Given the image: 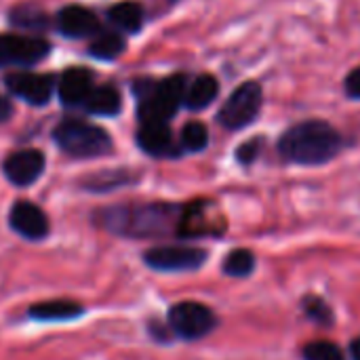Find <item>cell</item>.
Listing matches in <instances>:
<instances>
[{"mask_svg":"<svg viewBox=\"0 0 360 360\" xmlns=\"http://www.w3.org/2000/svg\"><path fill=\"white\" fill-rule=\"evenodd\" d=\"M6 112H8V105H6V101H4V99H0V116H2V114H6Z\"/></svg>","mask_w":360,"mask_h":360,"instance_id":"28","label":"cell"},{"mask_svg":"<svg viewBox=\"0 0 360 360\" xmlns=\"http://www.w3.org/2000/svg\"><path fill=\"white\" fill-rule=\"evenodd\" d=\"M11 21L19 27H27V30H34V27H42L46 25V15L34 6H19L11 13Z\"/></svg>","mask_w":360,"mask_h":360,"instance_id":"22","label":"cell"},{"mask_svg":"<svg viewBox=\"0 0 360 360\" xmlns=\"http://www.w3.org/2000/svg\"><path fill=\"white\" fill-rule=\"evenodd\" d=\"M2 169H4V175L11 184L30 186L42 175L44 156L38 150H19L4 160Z\"/></svg>","mask_w":360,"mask_h":360,"instance_id":"9","label":"cell"},{"mask_svg":"<svg viewBox=\"0 0 360 360\" xmlns=\"http://www.w3.org/2000/svg\"><path fill=\"white\" fill-rule=\"evenodd\" d=\"M8 221L11 228L27 240H40L49 234V219L42 213V209L25 200L13 205Z\"/></svg>","mask_w":360,"mask_h":360,"instance_id":"11","label":"cell"},{"mask_svg":"<svg viewBox=\"0 0 360 360\" xmlns=\"http://www.w3.org/2000/svg\"><path fill=\"white\" fill-rule=\"evenodd\" d=\"M30 314L38 321H68V319L80 316L82 308L74 302L57 300V302H42V304L32 306Z\"/></svg>","mask_w":360,"mask_h":360,"instance_id":"17","label":"cell"},{"mask_svg":"<svg viewBox=\"0 0 360 360\" xmlns=\"http://www.w3.org/2000/svg\"><path fill=\"white\" fill-rule=\"evenodd\" d=\"M137 143L143 152L152 156L173 154V135L167 122H146L137 133Z\"/></svg>","mask_w":360,"mask_h":360,"instance_id":"14","label":"cell"},{"mask_svg":"<svg viewBox=\"0 0 360 360\" xmlns=\"http://www.w3.org/2000/svg\"><path fill=\"white\" fill-rule=\"evenodd\" d=\"M49 42L32 36H0V65H32L46 57Z\"/></svg>","mask_w":360,"mask_h":360,"instance_id":"8","label":"cell"},{"mask_svg":"<svg viewBox=\"0 0 360 360\" xmlns=\"http://www.w3.org/2000/svg\"><path fill=\"white\" fill-rule=\"evenodd\" d=\"M344 89H346L348 97H352V99H360V65L359 68H354V70L346 76V80H344Z\"/></svg>","mask_w":360,"mask_h":360,"instance_id":"26","label":"cell"},{"mask_svg":"<svg viewBox=\"0 0 360 360\" xmlns=\"http://www.w3.org/2000/svg\"><path fill=\"white\" fill-rule=\"evenodd\" d=\"M169 323H171V329L179 338L200 340L213 331L217 321H215V314L207 306L196 304V302H181V304L171 308Z\"/></svg>","mask_w":360,"mask_h":360,"instance_id":"6","label":"cell"},{"mask_svg":"<svg viewBox=\"0 0 360 360\" xmlns=\"http://www.w3.org/2000/svg\"><path fill=\"white\" fill-rule=\"evenodd\" d=\"M6 86L11 89V93H15L17 97H21L27 103L44 105L51 99V93H53V78L46 76V74L21 72V74L6 76Z\"/></svg>","mask_w":360,"mask_h":360,"instance_id":"10","label":"cell"},{"mask_svg":"<svg viewBox=\"0 0 360 360\" xmlns=\"http://www.w3.org/2000/svg\"><path fill=\"white\" fill-rule=\"evenodd\" d=\"M57 23H59V30L70 38H84L99 30V21L93 15V11L78 6V4L61 8Z\"/></svg>","mask_w":360,"mask_h":360,"instance_id":"12","label":"cell"},{"mask_svg":"<svg viewBox=\"0 0 360 360\" xmlns=\"http://www.w3.org/2000/svg\"><path fill=\"white\" fill-rule=\"evenodd\" d=\"M110 21L124 32H137L143 23V11L137 2H118L110 8Z\"/></svg>","mask_w":360,"mask_h":360,"instance_id":"18","label":"cell"},{"mask_svg":"<svg viewBox=\"0 0 360 360\" xmlns=\"http://www.w3.org/2000/svg\"><path fill=\"white\" fill-rule=\"evenodd\" d=\"M181 143L190 152H200L209 143V131L202 122H188L181 131Z\"/></svg>","mask_w":360,"mask_h":360,"instance_id":"21","label":"cell"},{"mask_svg":"<svg viewBox=\"0 0 360 360\" xmlns=\"http://www.w3.org/2000/svg\"><path fill=\"white\" fill-rule=\"evenodd\" d=\"M306 360H346L342 350L331 342H312L304 348Z\"/></svg>","mask_w":360,"mask_h":360,"instance_id":"23","label":"cell"},{"mask_svg":"<svg viewBox=\"0 0 360 360\" xmlns=\"http://www.w3.org/2000/svg\"><path fill=\"white\" fill-rule=\"evenodd\" d=\"M306 314L312 321H316V323H323V325L331 323V308L323 300H319V297L306 300Z\"/></svg>","mask_w":360,"mask_h":360,"instance_id":"24","label":"cell"},{"mask_svg":"<svg viewBox=\"0 0 360 360\" xmlns=\"http://www.w3.org/2000/svg\"><path fill=\"white\" fill-rule=\"evenodd\" d=\"M93 91V78L82 68H72L63 72L59 80V97L65 105H80Z\"/></svg>","mask_w":360,"mask_h":360,"instance_id":"13","label":"cell"},{"mask_svg":"<svg viewBox=\"0 0 360 360\" xmlns=\"http://www.w3.org/2000/svg\"><path fill=\"white\" fill-rule=\"evenodd\" d=\"M219 93V84H217V78L211 76V74H200L192 84L190 89L186 91V105L190 110H202L207 108Z\"/></svg>","mask_w":360,"mask_h":360,"instance_id":"15","label":"cell"},{"mask_svg":"<svg viewBox=\"0 0 360 360\" xmlns=\"http://www.w3.org/2000/svg\"><path fill=\"white\" fill-rule=\"evenodd\" d=\"M122 49H124V40L118 34H99L89 46L91 55L97 59H114L122 53Z\"/></svg>","mask_w":360,"mask_h":360,"instance_id":"19","label":"cell"},{"mask_svg":"<svg viewBox=\"0 0 360 360\" xmlns=\"http://www.w3.org/2000/svg\"><path fill=\"white\" fill-rule=\"evenodd\" d=\"M262 101H264V91L257 82L249 80L245 84H240L230 97L228 101L221 105L219 110V122L226 127V129H243L247 124H251L257 114H259V108H262Z\"/></svg>","mask_w":360,"mask_h":360,"instance_id":"5","label":"cell"},{"mask_svg":"<svg viewBox=\"0 0 360 360\" xmlns=\"http://www.w3.org/2000/svg\"><path fill=\"white\" fill-rule=\"evenodd\" d=\"M342 146V135L329 122L306 120L285 131L278 141V152L297 165H323L335 158Z\"/></svg>","mask_w":360,"mask_h":360,"instance_id":"1","label":"cell"},{"mask_svg":"<svg viewBox=\"0 0 360 360\" xmlns=\"http://www.w3.org/2000/svg\"><path fill=\"white\" fill-rule=\"evenodd\" d=\"M57 146L78 158H91V156H101L112 150V139L110 135L89 122L82 120H65L61 122L55 133H53Z\"/></svg>","mask_w":360,"mask_h":360,"instance_id":"3","label":"cell"},{"mask_svg":"<svg viewBox=\"0 0 360 360\" xmlns=\"http://www.w3.org/2000/svg\"><path fill=\"white\" fill-rule=\"evenodd\" d=\"M105 228L129 236H160L179 226V213L173 207L148 205L135 209H112L103 217Z\"/></svg>","mask_w":360,"mask_h":360,"instance_id":"2","label":"cell"},{"mask_svg":"<svg viewBox=\"0 0 360 360\" xmlns=\"http://www.w3.org/2000/svg\"><path fill=\"white\" fill-rule=\"evenodd\" d=\"M255 268V259H253V253L247 251V249H236L232 251L226 262H224V272L230 274V276H249Z\"/></svg>","mask_w":360,"mask_h":360,"instance_id":"20","label":"cell"},{"mask_svg":"<svg viewBox=\"0 0 360 360\" xmlns=\"http://www.w3.org/2000/svg\"><path fill=\"white\" fill-rule=\"evenodd\" d=\"M352 359L354 360H360V338H356L354 342H352Z\"/></svg>","mask_w":360,"mask_h":360,"instance_id":"27","label":"cell"},{"mask_svg":"<svg viewBox=\"0 0 360 360\" xmlns=\"http://www.w3.org/2000/svg\"><path fill=\"white\" fill-rule=\"evenodd\" d=\"M146 264L154 270L162 272H184V270H196L205 264L207 251L198 247H186V245H171V247H154L146 251L143 255Z\"/></svg>","mask_w":360,"mask_h":360,"instance_id":"7","label":"cell"},{"mask_svg":"<svg viewBox=\"0 0 360 360\" xmlns=\"http://www.w3.org/2000/svg\"><path fill=\"white\" fill-rule=\"evenodd\" d=\"M259 146H262V141H259V139H251V141L243 143V146L238 148V152H236L238 160H240L243 165L253 162V160L257 158V154H259Z\"/></svg>","mask_w":360,"mask_h":360,"instance_id":"25","label":"cell"},{"mask_svg":"<svg viewBox=\"0 0 360 360\" xmlns=\"http://www.w3.org/2000/svg\"><path fill=\"white\" fill-rule=\"evenodd\" d=\"M186 97V76L175 74L165 78L160 84L152 86L139 101V120L146 122H167Z\"/></svg>","mask_w":360,"mask_h":360,"instance_id":"4","label":"cell"},{"mask_svg":"<svg viewBox=\"0 0 360 360\" xmlns=\"http://www.w3.org/2000/svg\"><path fill=\"white\" fill-rule=\"evenodd\" d=\"M86 112L97 114V116H114L120 112L122 101L116 89L112 86H101V89H93L84 101Z\"/></svg>","mask_w":360,"mask_h":360,"instance_id":"16","label":"cell"}]
</instances>
